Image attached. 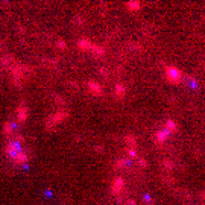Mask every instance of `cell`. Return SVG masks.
Instances as JSON below:
<instances>
[{
    "label": "cell",
    "mask_w": 205,
    "mask_h": 205,
    "mask_svg": "<svg viewBox=\"0 0 205 205\" xmlns=\"http://www.w3.org/2000/svg\"><path fill=\"white\" fill-rule=\"evenodd\" d=\"M69 115H70V113L67 109H59V111H56V113H53L52 115H49V119L46 122V129L47 131L55 129L61 122H64V120L69 119Z\"/></svg>",
    "instance_id": "obj_1"
},
{
    "label": "cell",
    "mask_w": 205,
    "mask_h": 205,
    "mask_svg": "<svg viewBox=\"0 0 205 205\" xmlns=\"http://www.w3.org/2000/svg\"><path fill=\"white\" fill-rule=\"evenodd\" d=\"M166 79L170 84H179L182 79H184V73L181 72L178 67H175V65H169V67H166Z\"/></svg>",
    "instance_id": "obj_2"
},
{
    "label": "cell",
    "mask_w": 205,
    "mask_h": 205,
    "mask_svg": "<svg viewBox=\"0 0 205 205\" xmlns=\"http://www.w3.org/2000/svg\"><path fill=\"white\" fill-rule=\"evenodd\" d=\"M21 141H23V135H18L15 140H11L9 143H8L6 146V149H5V152L8 157H14V155H17L21 150Z\"/></svg>",
    "instance_id": "obj_3"
},
{
    "label": "cell",
    "mask_w": 205,
    "mask_h": 205,
    "mask_svg": "<svg viewBox=\"0 0 205 205\" xmlns=\"http://www.w3.org/2000/svg\"><path fill=\"white\" fill-rule=\"evenodd\" d=\"M125 189H126V181H125V178L123 176L114 178L113 182H111V193L114 196H120Z\"/></svg>",
    "instance_id": "obj_4"
},
{
    "label": "cell",
    "mask_w": 205,
    "mask_h": 205,
    "mask_svg": "<svg viewBox=\"0 0 205 205\" xmlns=\"http://www.w3.org/2000/svg\"><path fill=\"white\" fill-rule=\"evenodd\" d=\"M9 69H11L12 81H14V84L20 88L21 82H23V79H24V73H23V70H21V65L20 64H14V65H11Z\"/></svg>",
    "instance_id": "obj_5"
},
{
    "label": "cell",
    "mask_w": 205,
    "mask_h": 205,
    "mask_svg": "<svg viewBox=\"0 0 205 205\" xmlns=\"http://www.w3.org/2000/svg\"><path fill=\"white\" fill-rule=\"evenodd\" d=\"M15 117H17V122L18 123H24L26 120H28L29 117V108L26 105H18L17 106V109H15Z\"/></svg>",
    "instance_id": "obj_6"
},
{
    "label": "cell",
    "mask_w": 205,
    "mask_h": 205,
    "mask_svg": "<svg viewBox=\"0 0 205 205\" xmlns=\"http://www.w3.org/2000/svg\"><path fill=\"white\" fill-rule=\"evenodd\" d=\"M87 88L90 90L91 94H94V96H103V87L100 85L99 82H96V81H87Z\"/></svg>",
    "instance_id": "obj_7"
},
{
    "label": "cell",
    "mask_w": 205,
    "mask_h": 205,
    "mask_svg": "<svg viewBox=\"0 0 205 205\" xmlns=\"http://www.w3.org/2000/svg\"><path fill=\"white\" fill-rule=\"evenodd\" d=\"M169 135H170V134H169L164 128H161V129H158V131L154 134V138H155V141H157L158 144H164L166 140L169 138Z\"/></svg>",
    "instance_id": "obj_8"
},
{
    "label": "cell",
    "mask_w": 205,
    "mask_h": 205,
    "mask_svg": "<svg viewBox=\"0 0 205 205\" xmlns=\"http://www.w3.org/2000/svg\"><path fill=\"white\" fill-rule=\"evenodd\" d=\"M126 85L125 84H122V82H119V84H115V87H114V96L117 97V99H125L126 97Z\"/></svg>",
    "instance_id": "obj_9"
},
{
    "label": "cell",
    "mask_w": 205,
    "mask_h": 205,
    "mask_svg": "<svg viewBox=\"0 0 205 205\" xmlns=\"http://www.w3.org/2000/svg\"><path fill=\"white\" fill-rule=\"evenodd\" d=\"M12 161H14L15 164H18V166H23V164H26L29 161V155L24 152V150H20L17 155H14L12 157Z\"/></svg>",
    "instance_id": "obj_10"
},
{
    "label": "cell",
    "mask_w": 205,
    "mask_h": 205,
    "mask_svg": "<svg viewBox=\"0 0 205 205\" xmlns=\"http://www.w3.org/2000/svg\"><path fill=\"white\" fill-rule=\"evenodd\" d=\"M93 43L91 40H88V38H81L79 41L76 43V46H78V49H81L82 52H90L91 50V47H93Z\"/></svg>",
    "instance_id": "obj_11"
},
{
    "label": "cell",
    "mask_w": 205,
    "mask_h": 205,
    "mask_svg": "<svg viewBox=\"0 0 205 205\" xmlns=\"http://www.w3.org/2000/svg\"><path fill=\"white\" fill-rule=\"evenodd\" d=\"M164 129H166L169 134H175V132L179 131V125H178L175 120L169 119V120H166V128H164Z\"/></svg>",
    "instance_id": "obj_12"
},
{
    "label": "cell",
    "mask_w": 205,
    "mask_h": 205,
    "mask_svg": "<svg viewBox=\"0 0 205 205\" xmlns=\"http://www.w3.org/2000/svg\"><path fill=\"white\" fill-rule=\"evenodd\" d=\"M129 160H126V158H119L117 161H115L114 164H113V167L114 169H126V167H129Z\"/></svg>",
    "instance_id": "obj_13"
},
{
    "label": "cell",
    "mask_w": 205,
    "mask_h": 205,
    "mask_svg": "<svg viewBox=\"0 0 205 205\" xmlns=\"http://www.w3.org/2000/svg\"><path fill=\"white\" fill-rule=\"evenodd\" d=\"M14 129H15V125L14 123H11V122H6L5 125H3V128H2V132H3V135H11L12 132H14Z\"/></svg>",
    "instance_id": "obj_14"
},
{
    "label": "cell",
    "mask_w": 205,
    "mask_h": 205,
    "mask_svg": "<svg viewBox=\"0 0 205 205\" xmlns=\"http://www.w3.org/2000/svg\"><path fill=\"white\" fill-rule=\"evenodd\" d=\"M125 143H126L128 148H137V137L132 135V134H128L125 137Z\"/></svg>",
    "instance_id": "obj_15"
},
{
    "label": "cell",
    "mask_w": 205,
    "mask_h": 205,
    "mask_svg": "<svg viewBox=\"0 0 205 205\" xmlns=\"http://www.w3.org/2000/svg\"><path fill=\"white\" fill-rule=\"evenodd\" d=\"M91 52H93V55H96V56H103L106 50H105L103 46H100V44H93Z\"/></svg>",
    "instance_id": "obj_16"
},
{
    "label": "cell",
    "mask_w": 205,
    "mask_h": 205,
    "mask_svg": "<svg viewBox=\"0 0 205 205\" xmlns=\"http://www.w3.org/2000/svg\"><path fill=\"white\" fill-rule=\"evenodd\" d=\"M126 9L128 11H140L141 9V3L140 2H126Z\"/></svg>",
    "instance_id": "obj_17"
},
{
    "label": "cell",
    "mask_w": 205,
    "mask_h": 205,
    "mask_svg": "<svg viewBox=\"0 0 205 205\" xmlns=\"http://www.w3.org/2000/svg\"><path fill=\"white\" fill-rule=\"evenodd\" d=\"M125 152H126L131 158H138V152H137V148H128V146H126Z\"/></svg>",
    "instance_id": "obj_18"
},
{
    "label": "cell",
    "mask_w": 205,
    "mask_h": 205,
    "mask_svg": "<svg viewBox=\"0 0 205 205\" xmlns=\"http://www.w3.org/2000/svg\"><path fill=\"white\" fill-rule=\"evenodd\" d=\"M161 164H163V167L169 169V170H173V169H175V163L170 161V160H163Z\"/></svg>",
    "instance_id": "obj_19"
},
{
    "label": "cell",
    "mask_w": 205,
    "mask_h": 205,
    "mask_svg": "<svg viewBox=\"0 0 205 205\" xmlns=\"http://www.w3.org/2000/svg\"><path fill=\"white\" fill-rule=\"evenodd\" d=\"M137 164H138L141 169H146V167H148V160H144V158H137Z\"/></svg>",
    "instance_id": "obj_20"
},
{
    "label": "cell",
    "mask_w": 205,
    "mask_h": 205,
    "mask_svg": "<svg viewBox=\"0 0 205 205\" xmlns=\"http://www.w3.org/2000/svg\"><path fill=\"white\" fill-rule=\"evenodd\" d=\"M56 46H58V47H59V49H62V50H64V49H67V43L64 41V40H58Z\"/></svg>",
    "instance_id": "obj_21"
},
{
    "label": "cell",
    "mask_w": 205,
    "mask_h": 205,
    "mask_svg": "<svg viewBox=\"0 0 205 205\" xmlns=\"http://www.w3.org/2000/svg\"><path fill=\"white\" fill-rule=\"evenodd\" d=\"M53 99H55V100L58 102V105H65V102H64V99H62L61 96H58V94H53Z\"/></svg>",
    "instance_id": "obj_22"
},
{
    "label": "cell",
    "mask_w": 205,
    "mask_h": 205,
    "mask_svg": "<svg viewBox=\"0 0 205 205\" xmlns=\"http://www.w3.org/2000/svg\"><path fill=\"white\" fill-rule=\"evenodd\" d=\"M143 199H144V202L148 204V205H152V204H154V199L150 198L149 194H144V198H143Z\"/></svg>",
    "instance_id": "obj_23"
},
{
    "label": "cell",
    "mask_w": 205,
    "mask_h": 205,
    "mask_svg": "<svg viewBox=\"0 0 205 205\" xmlns=\"http://www.w3.org/2000/svg\"><path fill=\"white\" fill-rule=\"evenodd\" d=\"M94 150H96V152H97V154H103V150H105V148H103V146H100V144H97V146H96V148H94Z\"/></svg>",
    "instance_id": "obj_24"
},
{
    "label": "cell",
    "mask_w": 205,
    "mask_h": 205,
    "mask_svg": "<svg viewBox=\"0 0 205 205\" xmlns=\"http://www.w3.org/2000/svg\"><path fill=\"white\" fill-rule=\"evenodd\" d=\"M69 85H70V87H73V88H74V90H79V84H76V82H73V81H70V82H69Z\"/></svg>",
    "instance_id": "obj_25"
},
{
    "label": "cell",
    "mask_w": 205,
    "mask_h": 205,
    "mask_svg": "<svg viewBox=\"0 0 205 205\" xmlns=\"http://www.w3.org/2000/svg\"><path fill=\"white\" fill-rule=\"evenodd\" d=\"M126 205H138V204H137L134 199H128V200H126Z\"/></svg>",
    "instance_id": "obj_26"
},
{
    "label": "cell",
    "mask_w": 205,
    "mask_h": 205,
    "mask_svg": "<svg viewBox=\"0 0 205 205\" xmlns=\"http://www.w3.org/2000/svg\"><path fill=\"white\" fill-rule=\"evenodd\" d=\"M74 18H76V23H79V24H82V23H84V20H82V17H81V15H76Z\"/></svg>",
    "instance_id": "obj_27"
},
{
    "label": "cell",
    "mask_w": 205,
    "mask_h": 205,
    "mask_svg": "<svg viewBox=\"0 0 205 205\" xmlns=\"http://www.w3.org/2000/svg\"><path fill=\"white\" fill-rule=\"evenodd\" d=\"M99 73H100V74H103L105 78L108 76V73H106V70H105V69H99Z\"/></svg>",
    "instance_id": "obj_28"
}]
</instances>
